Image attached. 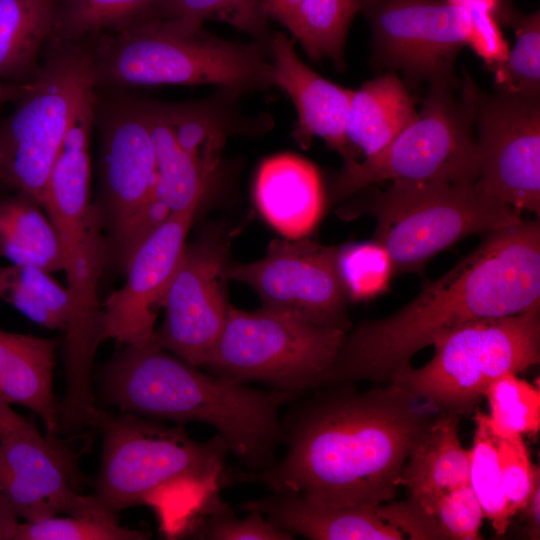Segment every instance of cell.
<instances>
[{
    "label": "cell",
    "instance_id": "6da1fadb",
    "mask_svg": "<svg viewBox=\"0 0 540 540\" xmlns=\"http://www.w3.org/2000/svg\"><path fill=\"white\" fill-rule=\"evenodd\" d=\"M312 390L288 403L281 417L284 456L236 480L324 507L393 501L403 466L439 413L395 384Z\"/></svg>",
    "mask_w": 540,
    "mask_h": 540
},
{
    "label": "cell",
    "instance_id": "7a4b0ae2",
    "mask_svg": "<svg viewBox=\"0 0 540 540\" xmlns=\"http://www.w3.org/2000/svg\"><path fill=\"white\" fill-rule=\"evenodd\" d=\"M449 271L426 281L391 315L346 333L315 388L370 381L389 384L439 336L470 321L540 306V223L524 220L482 235Z\"/></svg>",
    "mask_w": 540,
    "mask_h": 540
},
{
    "label": "cell",
    "instance_id": "3957f363",
    "mask_svg": "<svg viewBox=\"0 0 540 540\" xmlns=\"http://www.w3.org/2000/svg\"><path fill=\"white\" fill-rule=\"evenodd\" d=\"M121 347L99 373L108 403L145 418L210 425L247 472L276 461L284 442L279 412L303 393L257 389L214 375L156 340Z\"/></svg>",
    "mask_w": 540,
    "mask_h": 540
},
{
    "label": "cell",
    "instance_id": "277c9868",
    "mask_svg": "<svg viewBox=\"0 0 540 540\" xmlns=\"http://www.w3.org/2000/svg\"><path fill=\"white\" fill-rule=\"evenodd\" d=\"M91 427L102 435L93 495L111 512L147 505L168 538L181 535L205 501L228 484L227 443L189 436L181 424L97 407Z\"/></svg>",
    "mask_w": 540,
    "mask_h": 540
},
{
    "label": "cell",
    "instance_id": "5b68a950",
    "mask_svg": "<svg viewBox=\"0 0 540 540\" xmlns=\"http://www.w3.org/2000/svg\"><path fill=\"white\" fill-rule=\"evenodd\" d=\"M92 116L80 111L73 117L57 153L42 207L59 238L72 326L64 336L65 392L58 403L68 421L87 419L96 407L92 367L103 340V311L98 289L110 261L109 242L102 216L90 196V136Z\"/></svg>",
    "mask_w": 540,
    "mask_h": 540
},
{
    "label": "cell",
    "instance_id": "8992f818",
    "mask_svg": "<svg viewBox=\"0 0 540 540\" xmlns=\"http://www.w3.org/2000/svg\"><path fill=\"white\" fill-rule=\"evenodd\" d=\"M268 45L229 41L177 20L146 16L95 41L96 87L217 85L227 92L273 84Z\"/></svg>",
    "mask_w": 540,
    "mask_h": 540
},
{
    "label": "cell",
    "instance_id": "52a82bcc",
    "mask_svg": "<svg viewBox=\"0 0 540 540\" xmlns=\"http://www.w3.org/2000/svg\"><path fill=\"white\" fill-rule=\"evenodd\" d=\"M339 213L345 219L361 214L375 218L372 241L388 253L394 276L422 273L432 257L460 240L523 219L520 211L479 193L474 185L403 180Z\"/></svg>",
    "mask_w": 540,
    "mask_h": 540
},
{
    "label": "cell",
    "instance_id": "ba28073f",
    "mask_svg": "<svg viewBox=\"0 0 540 540\" xmlns=\"http://www.w3.org/2000/svg\"><path fill=\"white\" fill-rule=\"evenodd\" d=\"M433 358L398 372L395 384L443 415L475 411L489 385L540 360V306L526 312L465 323L433 342Z\"/></svg>",
    "mask_w": 540,
    "mask_h": 540
},
{
    "label": "cell",
    "instance_id": "9c48e42d",
    "mask_svg": "<svg viewBox=\"0 0 540 540\" xmlns=\"http://www.w3.org/2000/svg\"><path fill=\"white\" fill-rule=\"evenodd\" d=\"M95 38L49 42L40 70L0 126V176L42 206L57 153L78 104L95 82Z\"/></svg>",
    "mask_w": 540,
    "mask_h": 540
},
{
    "label": "cell",
    "instance_id": "30bf717a",
    "mask_svg": "<svg viewBox=\"0 0 540 540\" xmlns=\"http://www.w3.org/2000/svg\"><path fill=\"white\" fill-rule=\"evenodd\" d=\"M455 75L430 81L417 119L386 148L343 166L331 199L344 200L386 180L445 182L472 186L479 174L474 120Z\"/></svg>",
    "mask_w": 540,
    "mask_h": 540
},
{
    "label": "cell",
    "instance_id": "8fae6325",
    "mask_svg": "<svg viewBox=\"0 0 540 540\" xmlns=\"http://www.w3.org/2000/svg\"><path fill=\"white\" fill-rule=\"evenodd\" d=\"M346 332L261 307L229 306L221 335L201 367L237 383L286 392L312 390L334 361Z\"/></svg>",
    "mask_w": 540,
    "mask_h": 540
},
{
    "label": "cell",
    "instance_id": "7c38bea8",
    "mask_svg": "<svg viewBox=\"0 0 540 540\" xmlns=\"http://www.w3.org/2000/svg\"><path fill=\"white\" fill-rule=\"evenodd\" d=\"M461 87L478 129L475 190L539 217L540 96L487 93L467 74Z\"/></svg>",
    "mask_w": 540,
    "mask_h": 540
},
{
    "label": "cell",
    "instance_id": "4fadbf2b",
    "mask_svg": "<svg viewBox=\"0 0 540 540\" xmlns=\"http://www.w3.org/2000/svg\"><path fill=\"white\" fill-rule=\"evenodd\" d=\"M340 248L307 236L273 239L261 259L229 266L227 276L252 288L265 309L347 333L350 298L339 272Z\"/></svg>",
    "mask_w": 540,
    "mask_h": 540
},
{
    "label": "cell",
    "instance_id": "5bb4252c",
    "mask_svg": "<svg viewBox=\"0 0 540 540\" xmlns=\"http://www.w3.org/2000/svg\"><path fill=\"white\" fill-rule=\"evenodd\" d=\"M100 132L99 167L102 216L110 261L118 265L128 233L143 207L155 196L156 158L143 98L96 95Z\"/></svg>",
    "mask_w": 540,
    "mask_h": 540
},
{
    "label": "cell",
    "instance_id": "9a60e30c",
    "mask_svg": "<svg viewBox=\"0 0 540 540\" xmlns=\"http://www.w3.org/2000/svg\"><path fill=\"white\" fill-rule=\"evenodd\" d=\"M85 482L78 455L58 435L34 427L0 438V498L19 519L66 514L119 522L93 493L82 494Z\"/></svg>",
    "mask_w": 540,
    "mask_h": 540
},
{
    "label": "cell",
    "instance_id": "2e32d148",
    "mask_svg": "<svg viewBox=\"0 0 540 540\" xmlns=\"http://www.w3.org/2000/svg\"><path fill=\"white\" fill-rule=\"evenodd\" d=\"M378 63L416 83L453 76L469 43L470 15L449 0H375L366 10Z\"/></svg>",
    "mask_w": 540,
    "mask_h": 540
},
{
    "label": "cell",
    "instance_id": "e0dca14e",
    "mask_svg": "<svg viewBox=\"0 0 540 540\" xmlns=\"http://www.w3.org/2000/svg\"><path fill=\"white\" fill-rule=\"evenodd\" d=\"M228 257V243L219 234L186 244L164 301V320L156 330L161 347L199 368L210 357L227 319Z\"/></svg>",
    "mask_w": 540,
    "mask_h": 540
},
{
    "label": "cell",
    "instance_id": "ac0fdd59",
    "mask_svg": "<svg viewBox=\"0 0 540 540\" xmlns=\"http://www.w3.org/2000/svg\"><path fill=\"white\" fill-rule=\"evenodd\" d=\"M240 508L311 540H447L434 517L410 496L398 502L324 507L294 493L270 492Z\"/></svg>",
    "mask_w": 540,
    "mask_h": 540
},
{
    "label": "cell",
    "instance_id": "d6986e66",
    "mask_svg": "<svg viewBox=\"0 0 540 540\" xmlns=\"http://www.w3.org/2000/svg\"><path fill=\"white\" fill-rule=\"evenodd\" d=\"M197 207L171 213L133 252L126 281L103 302V340L144 345L156 340L155 322L180 264Z\"/></svg>",
    "mask_w": 540,
    "mask_h": 540
},
{
    "label": "cell",
    "instance_id": "ffe728a7",
    "mask_svg": "<svg viewBox=\"0 0 540 540\" xmlns=\"http://www.w3.org/2000/svg\"><path fill=\"white\" fill-rule=\"evenodd\" d=\"M268 49L273 84L287 93L297 110L294 140L306 149L314 137H320L341 155L344 166L359 161L360 154L346 136L354 90L336 85L309 68L282 32L270 35Z\"/></svg>",
    "mask_w": 540,
    "mask_h": 540
},
{
    "label": "cell",
    "instance_id": "44dd1931",
    "mask_svg": "<svg viewBox=\"0 0 540 540\" xmlns=\"http://www.w3.org/2000/svg\"><path fill=\"white\" fill-rule=\"evenodd\" d=\"M254 201L262 217L284 238L306 237L323 212L319 173L311 162L298 155L271 156L257 172Z\"/></svg>",
    "mask_w": 540,
    "mask_h": 540
},
{
    "label": "cell",
    "instance_id": "7402d4cb",
    "mask_svg": "<svg viewBox=\"0 0 540 540\" xmlns=\"http://www.w3.org/2000/svg\"><path fill=\"white\" fill-rule=\"evenodd\" d=\"M59 340L0 328V399L32 410L46 433L60 435L53 370Z\"/></svg>",
    "mask_w": 540,
    "mask_h": 540
},
{
    "label": "cell",
    "instance_id": "603a6c76",
    "mask_svg": "<svg viewBox=\"0 0 540 540\" xmlns=\"http://www.w3.org/2000/svg\"><path fill=\"white\" fill-rule=\"evenodd\" d=\"M459 418L438 414L413 448L398 478L422 508L438 495L469 484L470 453L460 442Z\"/></svg>",
    "mask_w": 540,
    "mask_h": 540
},
{
    "label": "cell",
    "instance_id": "cb8c5ba5",
    "mask_svg": "<svg viewBox=\"0 0 540 540\" xmlns=\"http://www.w3.org/2000/svg\"><path fill=\"white\" fill-rule=\"evenodd\" d=\"M417 117L406 86L395 73H386L353 91L346 136L368 158L386 148Z\"/></svg>",
    "mask_w": 540,
    "mask_h": 540
},
{
    "label": "cell",
    "instance_id": "d4e9b609",
    "mask_svg": "<svg viewBox=\"0 0 540 540\" xmlns=\"http://www.w3.org/2000/svg\"><path fill=\"white\" fill-rule=\"evenodd\" d=\"M60 0H0V82L26 84L40 70Z\"/></svg>",
    "mask_w": 540,
    "mask_h": 540
},
{
    "label": "cell",
    "instance_id": "484cf974",
    "mask_svg": "<svg viewBox=\"0 0 540 540\" xmlns=\"http://www.w3.org/2000/svg\"><path fill=\"white\" fill-rule=\"evenodd\" d=\"M144 101L155 150L156 197L171 213L199 208L217 173L206 169L180 146L161 101Z\"/></svg>",
    "mask_w": 540,
    "mask_h": 540
},
{
    "label": "cell",
    "instance_id": "4316f807",
    "mask_svg": "<svg viewBox=\"0 0 540 540\" xmlns=\"http://www.w3.org/2000/svg\"><path fill=\"white\" fill-rule=\"evenodd\" d=\"M42 208L21 192L0 198V256L11 264L63 271L59 238Z\"/></svg>",
    "mask_w": 540,
    "mask_h": 540
},
{
    "label": "cell",
    "instance_id": "83f0119b",
    "mask_svg": "<svg viewBox=\"0 0 540 540\" xmlns=\"http://www.w3.org/2000/svg\"><path fill=\"white\" fill-rule=\"evenodd\" d=\"M0 299L44 328L60 330L64 336L71 329L69 292L44 269L11 263L1 266Z\"/></svg>",
    "mask_w": 540,
    "mask_h": 540
},
{
    "label": "cell",
    "instance_id": "f1b7e54d",
    "mask_svg": "<svg viewBox=\"0 0 540 540\" xmlns=\"http://www.w3.org/2000/svg\"><path fill=\"white\" fill-rule=\"evenodd\" d=\"M375 0H302L286 27L315 61L344 67L343 48L354 16Z\"/></svg>",
    "mask_w": 540,
    "mask_h": 540
},
{
    "label": "cell",
    "instance_id": "f546056e",
    "mask_svg": "<svg viewBox=\"0 0 540 540\" xmlns=\"http://www.w3.org/2000/svg\"><path fill=\"white\" fill-rule=\"evenodd\" d=\"M159 0H60L49 42L74 43L119 31L150 15Z\"/></svg>",
    "mask_w": 540,
    "mask_h": 540
},
{
    "label": "cell",
    "instance_id": "4dcf8cb0",
    "mask_svg": "<svg viewBox=\"0 0 540 540\" xmlns=\"http://www.w3.org/2000/svg\"><path fill=\"white\" fill-rule=\"evenodd\" d=\"M497 19L513 28L516 42L507 58L491 69L497 91L540 96V17L514 11L502 0Z\"/></svg>",
    "mask_w": 540,
    "mask_h": 540
},
{
    "label": "cell",
    "instance_id": "1f68e13d",
    "mask_svg": "<svg viewBox=\"0 0 540 540\" xmlns=\"http://www.w3.org/2000/svg\"><path fill=\"white\" fill-rule=\"evenodd\" d=\"M476 425L470 453L469 484L497 535H504L514 515L508 505L499 467L496 435L488 415L475 410Z\"/></svg>",
    "mask_w": 540,
    "mask_h": 540
},
{
    "label": "cell",
    "instance_id": "d6a6232c",
    "mask_svg": "<svg viewBox=\"0 0 540 540\" xmlns=\"http://www.w3.org/2000/svg\"><path fill=\"white\" fill-rule=\"evenodd\" d=\"M148 16L177 20L192 25L220 21L268 45V16L263 0H159Z\"/></svg>",
    "mask_w": 540,
    "mask_h": 540
},
{
    "label": "cell",
    "instance_id": "836d02e7",
    "mask_svg": "<svg viewBox=\"0 0 540 540\" xmlns=\"http://www.w3.org/2000/svg\"><path fill=\"white\" fill-rule=\"evenodd\" d=\"M181 538L199 540H292L294 536L280 530L255 511L239 518L221 497L210 496L191 518Z\"/></svg>",
    "mask_w": 540,
    "mask_h": 540
},
{
    "label": "cell",
    "instance_id": "e575fe53",
    "mask_svg": "<svg viewBox=\"0 0 540 540\" xmlns=\"http://www.w3.org/2000/svg\"><path fill=\"white\" fill-rule=\"evenodd\" d=\"M489 425L498 437L537 433L540 428V391L517 374H505L487 388Z\"/></svg>",
    "mask_w": 540,
    "mask_h": 540
},
{
    "label": "cell",
    "instance_id": "d590c367",
    "mask_svg": "<svg viewBox=\"0 0 540 540\" xmlns=\"http://www.w3.org/2000/svg\"><path fill=\"white\" fill-rule=\"evenodd\" d=\"M338 267L349 298L353 301L384 293L394 276L388 253L374 241L341 246Z\"/></svg>",
    "mask_w": 540,
    "mask_h": 540
},
{
    "label": "cell",
    "instance_id": "8d00e7d4",
    "mask_svg": "<svg viewBox=\"0 0 540 540\" xmlns=\"http://www.w3.org/2000/svg\"><path fill=\"white\" fill-rule=\"evenodd\" d=\"M149 534L119 522L66 515L20 521L13 540H144Z\"/></svg>",
    "mask_w": 540,
    "mask_h": 540
},
{
    "label": "cell",
    "instance_id": "74e56055",
    "mask_svg": "<svg viewBox=\"0 0 540 540\" xmlns=\"http://www.w3.org/2000/svg\"><path fill=\"white\" fill-rule=\"evenodd\" d=\"M423 509L437 521L448 540L480 539L482 507L470 484L444 492Z\"/></svg>",
    "mask_w": 540,
    "mask_h": 540
},
{
    "label": "cell",
    "instance_id": "f35d334b",
    "mask_svg": "<svg viewBox=\"0 0 540 540\" xmlns=\"http://www.w3.org/2000/svg\"><path fill=\"white\" fill-rule=\"evenodd\" d=\"M504 493L515 516L525 506L539 467L532 465L522 435L496 436Z\"/></svg>",
    "mask_w": 540,
    "mask_h": 540
},
{
    "label": "cell",
    "instance_id": "ab89813d",
    "mask_svg": "<svg viewBox=\"0 0 540 540\" xmlns=\"http://www.w3.org/2000/svg\"><path fill=\"white\" fill-rule=\"evenodd\" d=\"M464 6L470 15V36L468 45L492 68L502 63L508 56V44L498 24L497 12L502 0H449Z\"/></svg>",
    "mask_w": 540,
    "mask_h": 540
},
{
    "label": "cell",
    "instance_id": "60d3db41",
    "mask_svg": "<svg viewBox=\"0 0 540 540\" xmlns=\"http://www.w3.org/2000/svg\"><path fill=\"white\" fill-rule=\"evenodd\" d=\"M521 511L525 513L529 538L540 539V473L535 477L532 490Z\"/></svg>",
    "mask_w": 540,
    "mask_h": 540
},
{
    "label": "cell",
    "instance_id": "b9f144b4",
    "mask_svg": "<svg viewBox=\"0 0 540 540\" xmlns=\"http://www.w3.org/2000/svg\"><path fill=\"white\" fill-rule=\"evenodd\" d=\"M31 422L16 413L10 405L0 399V438L34 428Z\"/></svg>",
    "mask_w": 540,
    "mask_h": 540
},
{
    "label": "cell",
    "instance_id": "7bdbcfd3",
    "mask_svg": "<svg viewBox=\"0 0 540 540\" xmlns=\"http://www.w3.org/2000/svg\"><path fill=\"white\" fill-rule=\"evenodd\" d=\"M301 1L263 0V4L269 19H274L287 27Z\"/></svg>",
    "mask_w": 540,
    "mask_h": 540
},
{
    "label": "cell",
    "instance_id": "ee69618b",
    "mask_svg": "<svg viewBox=\"0 0 540 540\" xmlns=\"http://www.w3.org/2000/svg\"><path fill=\"white\" fill-rule=\"evenodd\" d=\"M19 522L14 510L0 498V540H13Z\"/></svg>",
    "mask_w": 540,
    "mask_h": 540
},
{
    "label": "cell",
    "instance_id": "f6af8a7d",
    "mask_svg": "<svg viewBox=\"0 0 540 540\" xmlns=\"http://www.w3.org/2000/svg\"><path fill=\"white\" fill-rule=\"evenodd\" d=\"M26 84H10L0 82V108L7 101L18 99L22 95Z\"/></svg>",
    "mask_w": 540,
    "mask_h": 540
},
{
    "label": "cell",
    "instance_id": "bcb514c9",
    "mask_svg": "<svg viewBox=\"0 0 540 540\" xmlns=\"http://www.w3.org/2000/svg\"><path fill=\"white\" fill-rule=\"evenodd\" d=\"M0 183H1V176H0Z\"/></svg>",
    "mask_w": 540,
    "mask_h": 540
}]
</instances>
